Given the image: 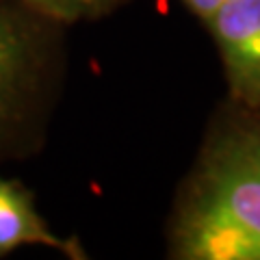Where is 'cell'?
<instances>
[{"label":"cell","instance_id":"cell-1","mask_svg":"<svg viewBox=\"0 0 260 260\" xmlns=\"http://www.w3.org/2000/svg\"><path fill=\"white\" fill-rule=\"evenodd\" d=\"M176 256L260 260V128L237 130L210 152L180 210Z\"/></svg>","mask_w":260,"mask_h":260},{"label":"cell","instance_id":"cell-2","mask_svg":"<svg viewBox=\"0 0 260 260\" xmlns=\"http://www.w3.org/2000/svg\"><path fill=\"white\" fill-rule=\"evenodd\" d=\"M232 95L260 107V0H228L208 22Z\"/></svg>","mask_w":260,"mask_h":260},{"label":"cell","instance_id":"cell-3","mask_svg":"<svg viewBox=\"0 0 260 260\" xmlns=\"http://www.w3.org/2000/svg\"><path fill=\"white\" fill-rule=\"evenodd\" d=\"M26 245L52 247L76 256V247L46 225L30 195L18 182L0 176V256Z\"/></svg>","mask_w":260,"mask_h":260},{"label":"cell","instance_id":"cell-4","mask_svg":"<svg viewBox=\"0 0 260 260\" xmlns=\"http://www.w3.org/2000/svg\"><path fill=\"white\" fill-rule=\"evenodd\" d=\"M30 63V42L20 20L0 7V133L13 115Z\"/></svg>","mask_w":260,"mask_h":260},{"label":"cell","instance_id":"cell-5","mask_svg":"<svg viewBox=\"0 0 260 260\" xmlns=\"http://www.w3.org/2000/svg\"><path fill=\"white\" fill-rule=\"evenodd\" d=\"M15 3L28 7V9L46 15V18L72 22L91 15L93 11L107 7L111 0H15Z\"/></svg>","mask_w":260,"mask_h":260},{"label":"cell","instance_id":"cell-6","mask_svg":"<svg viewBox=\"0 0 260 260\" xmlns=\"http://www.w3.org/2000/svg\"><path fill=\"white\" fill-rule=\"evenodd\" d=\"M182 3L189 7V9H191L195 15H198V18H202L204 22H208V20L215 15V11H217L223 3H228V0H182Z\"/></svg>","mask_w":260,"mask_h":260}]
</instances>
